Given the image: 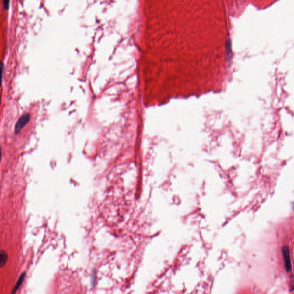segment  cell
Returning <instances> with one entry per match:
<instances>
[{
	"label": "cell",
	"instance_id": "6da1fadb",
	"mask_svg": "<svg viewBox=\"0 0 294 294\" xmlns=\"http://www.w3.org/2000/svg\"><path fill=\"white\" fill-rule=\"evenodd\" d=\"M30 115L29 113H26L22 115L18 120L15 128V133L17 135L20 132L21 129L26 126L30 121Z\"/></svg>",
	"mask_w": 294,
	"mask_h": 294
},
{
	"label": "cell",
	"instance_id": "8992f818",
	"mask_svg": "<svg viewBox=\"0 0 294 294\" xmlns=\"http://www.w3.org/2000/svg\"><path fill=\"white\" fill-rule=\"evenodd\" d=\"M3 4H4V6L5 9H8V7H9V1H3Z\"/></svg>",
	"mask_w": 294,
	"mask_h": 294
},
{
	"label": "cell",
	"instance_id": "7a4b0ae2",
	"mask_svg": "<svg viewBox=\"0 0 294 294\" xmlns=\"http://www.w3.org/2000/svg\"><path fill=\"white\" fill-rule=\"evenodd\" d=\"M283 259L284 261V267L287 272H289L291 271V264L290 259V254L289 247L284 246L282 249Z\"/></svg>",
	"mask_w": 294,
	"mask_h": 294
},
{
	"label": "cell",
	"instance_id": "52a82bcc",
	"mask_svg": "<svg viewBox=\"0 0 294 294\" xmlns=\"http://www.w3.org/2000/svg\"><path fill=\"white\" fill-rule=\"evenodd\" d=\"M1 148L0 147V161H1Z\"/></svg>",
	"mask_w": 294,
	"mask_h": 294
},
{
	"label": "cell",
	"instance_id": "3957f363",
	"mask_svg": "<svg viewBox=\"0 0 294 294\" xmlns=\"http://www.w3.org/2000/svg\"><path fill=\"white\" fill-rule=\"evenodd\" d=\"M26 272H24V273H23V274L21 275L20 278H19L17 282V283H16L15 287H13V289H12V294H15L16 293V292L17 291V290L19 289V288L20 287L21 284L23 283V282L24 280V279L26 278Z\"/></svg>",
	"mask_w": 294,
	"mask_h": 294
},
{
	"label": "cell",
	"instance_id": "277c9868",
	"mask_svg": "<svg viewBox=\"0 0 294 294\" xmlns=\"http://www.w3.org/2000/svg\"><path fill=\"white\" fill-rule=\"evenodd\" d=\"M8 260V254L4 250H0V268L5 265Z\"/></svg>",
	"mask_w": 294,
	"mask_h": 294
},
{
	"label": "cell",
	"instance_id": "5b68a950",
	"mask_svg": "<svg viewBox=\"0 0 294 294\" xmlns=\"http://www.w3.org/2000/svg\"><path fill=\"white\" fill-rule=\"evenodd\" d=\"M4 67V65L3 63H0V85H1V80H2V72H3Z\"/></svg>",
	"mask_w": 294,
	"mask_h": 294
}]
</instances>
